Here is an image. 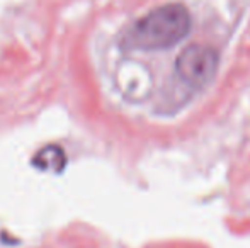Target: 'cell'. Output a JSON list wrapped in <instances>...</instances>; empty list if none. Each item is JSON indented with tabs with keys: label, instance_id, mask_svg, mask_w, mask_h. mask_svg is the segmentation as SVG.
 <instances>
[{
	"label": "cell",
	"instance_id": "cell-1",
	"mask_svg": "<svg viewBox=\"0 0 250 248\" xmlns=\"http://www.w3.org/2000/svg\"><path fill=\"white\" fill-rule=\"evenodd\" d=\"M191 26V14L182 3H165L136 20L125 43L133 50H168L188 36Z\"/></svg>",
	"mask_w": 250,
	"mask_h": 248
},
{
	"label": "cell",
	"instance_id": "cell-2",
	"mask_svg": "<svg viewBox=\"0 0 250 248\" xmlns=\"http://www.w3.org/2000/svg\"><path fill=\"white\" fill-rule=\"evenodd\" d=\"M220 65V57L211 46L191 44L184 48L175 60V72L188 85L203 89L214 78Z\"/></svg>",
	"mask_w": 250,
	"mask_h": 248
}]
</instances>
